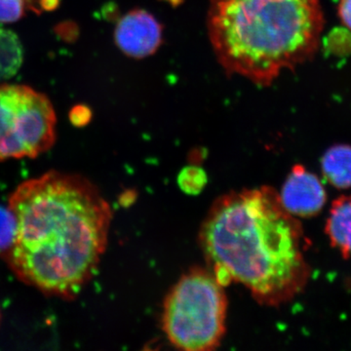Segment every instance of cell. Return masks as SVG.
Masks as SVG:
<instances>
[{
	"instance_id": "277c9868",
	"label": "cell",
	"mask_w": 351,
	"mask_h": 351,
	"mask_svg": "<svg viewBox=\"0 0 351 351\" xmlns=\"http://www.w3.org/2000/svg\"><path fill=\"white\" fill-rule=\"evenodd\" d=\"M228 298L213 272L193 267L171 289L164 301L162 328L179 350H216L226 334Z\"/></svg>"
},
{
	"instance_id": "4fadbf2b",
	"label": "cell",
	"mask_w": 351,
	"mask_h": 351,
	"mask_svg": "<svg viewBox=\"0 0 351 351\" xmlns=\"http://www.w3.org/2000/svg\"><path fill=\"white\" fill-rule=\"evenodd\" d=\"M14 219L10 212L0 210V247H9L14 235Z\"/></svg>"
},
{
	"instance_id": "8fae6325",
	"label": "cell",
	"mask_w": 351,
	"mask_h": 351,
	"mask_svg": "<svg viewBox=\"0 0 351 351\" xmlns=\"http://www.w3.org/2000/svg\"><path fill=\"white\" fill-rule=\"evenodd\" d=\"M327 54L343 58L351 55V31L346 27H335L323 40Z\"/></svg>"
},
{
	"instance_id": "5b68a950",
	"label": "cell",
	"mask_w": 351,
	"mask_h": 351,
	"mask_svg": "<svg viewBox=\"0 0 351 351\" xmlns=\"http://www.w3.org/2000/svg\"><path fill=\"white\" fill-rule=\"evenodd\" d=\"M56 140L49 99L24 85H0V161L38 156Z\"/></svg>"
},
{
	"instance_id": "7c38bea8",
	"label": "cell",
	"mask_w": 351,
	"mask_h": 351,
	"mask_svg": "<svg viewBox=\"0 0 351 351\" xmlns=\"http://www.w3.org/2000/svg\"><path fill=\"white\" fill-rule=\"evenodd\" d=\"M25 0H0V24H9L24 14Z\"/></svg>"
},
{
	"instance_id": "ba28073f",
	"label": "cell",
	"mask_w": 351,
	"mask_h": 351,
	"mask_svg": "<svg viewBox=\"0 0 351 351\" xmlns=\"http://www.w3.org/2000/svg\"><path fill=\"white\" fill-rule=\"evenodd\" d=\"M325 233L341 257H351V195H341L332 201Z\"/></svg>"
},
{
	"instance_id": "9a60e30c",
	"label": "cell",
	"mask_w": 351,
	"mask_h": 351,
	"mask_svg": "<svg viewBox=\"0 0 351 351\" xmlns=\"http://www.w3.org/2000/svg\"><path fill=\"white\" fill-rule=\"evenodd\" d=\"M164 1L168 2L172 6H179L182 3V0H164Z\"/></svg>"
},
{
	"instance_id": "30bf717a",
	"label": "cell",
	"mask_w": 351,
	"mask_h": 351,
	"mask_svg": "<svg viewBox=\"0 0 351 351\" xmlns=\"http://www.w3.org/2000/svg\"><path fill=\"white\" fill-rule=\"evenodd\" d=\"M24 49L17 34L0 27V82L13 77L22 66Z\"/></svg>"
},
{
	"instance_id": "3957f363",
	"label": "cell",
	"mask_w": 351,
	"mask_h": 351,
	"mask_svg": "<svg viewBox=\"0 0 351 351\" xmlns=\"http://www.w3.org/2000/svg\"><path fill=\"white\" fill-rule=\"evenodd\" d=\"M207 25L226 73L269 86L313 59L324 15L318 0H210Z\"/></svg>"
},
{
	"instance_id": "5bb4252c",
	"label": "cell",
	"mask_w": 351,
	"mask_h": 351,
	"mask_svg": "<svg viewBox=\"0 0 351 351\" xmlns=\"http://www.w3.org/2000/svg\"><path fill=\"white\" fill-rule=\"evenodd\" d=\"M338 13L339 19L351 31V0H341L339 3Z\"/></svg>"
},
{
	"instance_id": "52a82bcc",
	"label": "cell",
	"mask_w": 351,
	"mask_h": 351,
	"mask_svg": "<svg viewBox=\"0 0 351 351\" xmlns=\"http://www.w3.org/2000/svg\"><path fill=\"white\" fill-rule=\"evenodd\" d=\"M114 39L127 56L143 59L154 54L162 43V27L151 13L136 9L119 21Z\"/></svg>"
},
{
	"instance_id": "7a4b0ae2",
	"label": "cell",
	"mask_w": 351,
	"mask_h": 351,
	"mask_svg": "<svg viewBox=\"0 0 351 351\" xmlns=\"http://www.w3.org/2000/svg\"><path fill=\"white\" fill-rule=\"evenodd\" d=\"M199 242L219 282L242 284L263 306L287 304L311 279L302 223L269 186L219 197L203 221Z\"/></svg>"
},
{
	"instance_id": "9c48e42d",
	"label": "cell",
	"mask_w": 351,
	"mask_h": 351,
	"mask_svg": "<svg viewBox=\"0 0 351 351\" xmlns=\"http://www.w3.org/2000/svg\"><path fill=\"white\" fill-rule=\"evenodd\" d=\"M323 177L338 189L351 188V145H335L321 158Z\"/></svg>"
},
{
	"instance_id": "6da1fadb",
	"label": "cell",
	"mask_w": 351,
	"mask_h": 351,
	"mask_svg": "<svg viewBox=\"0 0 351 351\" xmlns=\"http://www.w3.org/2000/svg\"><path fill=\"white\" fill-rule=\"evenodd\" d=\"M8 210L14 274L45 294H80L107 249L112 211L100 191L82 176L52 171L18 186Z\"/></svg>"
},
{
	"instance_id": "8992f818",
	"label": "cell",
	"mask_w": 351,
	"mask_h": 351,
	"mask_svg": "<svg viewBox=\"0 0 351 351\" xmlns=\"http://www.w3.org/2000/svg\"><path fill=\"white\" fill-rule=\"evenodd\" d=\"M281 204L295 218H313L326 205L327 193L319 178L297 164L279 193Z\"/></svg>"
}]
</instances>
